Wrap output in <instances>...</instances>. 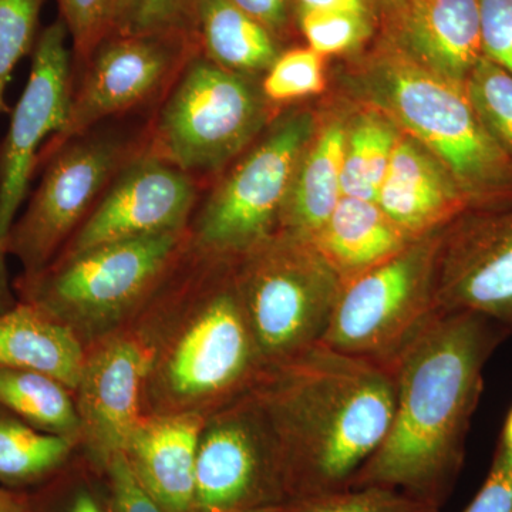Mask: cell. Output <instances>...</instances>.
Here are the masks:
<instances>
[{
    "label": "cell",
    "instance_id": "1",
    "mask_svg": "<svg viewBox=\"0 0 512 512\" xmlns=\"http://www.w3.org/2000/svg\"><path fill=\"white\" fill-rule=\"evenodd\" d=\"M507 338L477 313H431L390 360L396 384L392 423L350 487L393 488L441 508L463 468L485 365Z\"/></svg>",
    "mask_w": 512,
    "mask_h": 512
},
{
    "label": "cell",
    "instance_id": "2",
    "mask_svg": "<svg viewBox=\"0 0 512 512\" xmlns=\"http://www.w3.org/2000/svg\"><path fill=\"white\" fill-rule=\"evenodd\" d=\"M124 328L148 353L144 416H210L264 370L242 303L237 259L187 249Z\"/></svg>",
    "mask_w": 512,
    "mask_h": 512
},
{
    "label": "cell",
    "instance_id": "3",
    "mask_svg": "<svg viewBox=\"0 0 512 512\" xmlns=\"http://www.w3.org/2000/svg\"><path fill=\"white\" fill-rule=\"evenodd\" d=\"M274 437L286 501L350 487L389 431L390 362L318 343L265 367L248 392Z\"/></svg>",
    "mask_w": 512,
    "mask_h": 512
},
{
    "label": "cell",
    "instance_id": "4",
    "mask_svg": "<svg viewBox=\"0 0 512 512\" xmlns=\"http://www.w3.org/2000/svg\"><path fill=\"white\" fill-rule=\"evenodd\" d=\"M191 245L190 227L57 258L13 281L16 299L72 330L84 348L124 328Z\"/></svg>",
    "mask_w": 512,
    "mask_h": 512
},
{
    "label": "cell",
    "instance_id": "5",
    "mask_svg": "<svg viewBox=\"0 0 512 512\" xmlns=\"http://www.w3.org/2000/svg\"><path fill=\"white\" fill-rule=\"evenodd\" d=\"M147 123L127 117L104 121L40 154L42 178L8 238V255L35 276L52 264L104 192L131 161L147 150Z\"/></svg>",
    "mask_w": 512,
    "mask_h": 512
},
{
    "label": "cell",
    "instance_id": "6",
    "mask_svg": "<svg viewBox=\"0 0 512 512\" xmlns=\"http://www.w3.org/2000/svg\"><path fill=\"white\" fill-rule=\"evenodd\" d=\"M264 93L200 52L185 64L148 123L147 151L190 174L220 171L265 123Z\"/></svg>",
    "mask_w": 512,
    "mask_h": 512
},
{
    "label": "cell",
    "instance_id": "7",
    "mask_svg": "<svg viewBox=\"0 0 512 512\" xmlns=\"http://www.w3.org/2000/svg\"><path fill=\"white\" fill-rule=\"evenodd\" d=\"M237 278L264 369L322 342L343 288L312 244L282 232L237 259Z\"/></svg>",
    "mask_w": 512,
    "mask_h": 512
},
{
    "label": "cell",
    "instance_id": "8",
    "mask_svg": "<svg viewBox=\"0 0 512 512\" xmlns=\"http://www.w3.org/2000/svg\"><path fill=\"white\" fill-rule=\"evenodd\" d=\"M383 87L390 109L453 175L470 207L512 201V160L484 127L464 84L400 63Z\"/></svg>",
    "mask_w": 512,
    "mask_h": 512
},
{
    "label": "cell",
    "instance_id": "9",
    "mask_svg": "<svg viewBox=\"0 0 512 512\" xmlns=\"http://www.w3.org/2000/svg\"><path fill=\"white\" fill-rule=\"evenodd\" d=\"M312 130L309 114L279 120L194 212L192 248L218 258L239 259L278 234Z\"/></svg>",
    "mask_w": 512,
    "mask_h": 512
},
{
    "label": "cell",
    "instance_id": "10",
    "mask_svg": "<svg viewBox=\"0 0 512 512\" xmlns=\"http://www.w3.org/2000/svg\"><path fill=\"white\" fill-rule=\"evenodd\" d=\"M439 239L417 238L399 254L343 284L322 345L390 362L434 306Z\"/></svg>",
    "mask_w": 512,
    "mask_h": 512
},
{
    "label": "cell",
    "instance_id": "11",
    "mask_svg": "<svg viewBox=\"0 0 512 512\" xmlns=\"http://www.w3.org/2000/svg\"><path fill=\"white\" fill-rule=\"evenodd\" d=\"M197 52L184 28L113 33L74 72L69 121L46 144L63 143L104 121L156 110Z\"/></svg>",
    "mask_w": 512,
    "mask_h": 512
},
{
    "label": "cell",
    "instance_id": "12",
    "mask_svg": "<svg viewBox=\"0 0 512 512\" xmlns=\"http://www.w3.org/2000/svg\"><path fill=\"white\" fill-rule=\"evenodd\" d=\"M67 37L60 18L39 33L28 82L0 143V313L18 302L6 264L10 229L28 197L43 147L62 133L72 110L73 52Z\"/></svg>",
    "mask_w": 512,
    "mask_h": 512
},
{
    "label": "cell",
    "instance_id": "13",
    "mask_svg": "<svg viewBox=\"0 0 512 512\" xmlns=\"http://www.w3.org/2000/svg\"><path fill=\"white\" fill-rule=\"evenodd\" d=\"M285 501L274 437L251 394L205 417L192 512H261Z\"/></svg>",
    "mask_w": 512,
    "mask_h": 512
},
{
    "label": "cell",
    "instance_id": "14",
    "mask_svg": "<svg viewBox=\"0 0 512 512\" xmlns=\"http://www.w3.org/2000/svg\"><path fill=\"white\" fill-rule=\"evenodd\" d=\"M198 200L200 183L195 178L146 150L114 178L57 258L188 228Z\"/></svg>",
    "mask_w": 512,
    "mask_h": 512
},
{
    "label": "cell",
    "instance_id": "15",
    "mask_svg": "<svg viewBox=\"0 0 512 512\" xmlns=\"http://www.w3.org/2000/svg\"><path fill=\"white\" fill-rule=\"evenodd\" d=\"M434 306L477 313L512 336V210L468 215L439 241Z\"/></svg>",
    "mask_w": 512,
    "mask_h": 512
},
{
    "label": "cell",
    "instance_id": "16",
    "mask_svg": "<svg viewBox=\"0 0 512 512\" xmlns=\"http://www.w3.org/2000/svg\"><path fill=\"white\" fill-rule=\"evenodd\" d=\"M148 353L128 328L86 349L79 383L74 389L80 420V443L90 458L106 467L123 454L128 439L143 419L144 379Z\"/></svg>",
    "mask_w": 512,
    "mask_h": 512
},
{
    "label": "cell",
    "instance_id": "17",
    "mask_svg": "<svg viewBox=\"0 0 512 512\" xmlns=\"http://www.w3.org/2000/svg\"><path fill=\"white\" fill-rule=\"evenodd\" d=\"M200 414L143 416L124 457L148 493L168 512H192Z\"/></svg>",
    "mask_w": 512,
    "mask_h": 512
},
{
    "label": "cell",
    "instance_id": "18",
    "mask_svg": "<svg viewBox=\"0 0 512 512\" xmlns=\"http://www.w3.org/2000/svg\"><path fill=\"white\" fill-rule=\"evenodd\" d=\"M376 204L407 237H424L470 207L447 168L427 150L397 137Z\"/></svg>",
    "mask_w": 512,
    "mask_h": 512
},
{
    "label": "cell",
    "instance_id": "19",
    "mask_svg": "<svg viewBox=\"0 0 512 512\" xmlns=\"http://www.w3.org/2000/svg\"><path fill=\"white\" fill-rule=\"evenodd\" d=\"M410 43L434 73L466 83L480 62L481 20L478 0H403Z\"/></svg>",
    "mask_w": 512,
    "mask_h": 512
},
{
    "label": "cell",
    "instance_id": "20",
    "mask_svg": "<svg viewBox=\"0 0 512 512\" xmlns=\"http://www.w3.org/2000/svg\"><path fill=\"white\" fill-rule=\"evenodd\" d=\"M412 241L376 202L343 195L312 245L345 284L399 254Z\"/></svg>",
    "mask_w": 512,
    "mask_h": 512
},
{
    "label": "cell",
    "instance_id": "21",
    "mask_svg": "<svg viewBox=\"0 0 512 512\" xmlns=\"http://www.w3.org/2000/svg\"><path fill=\"white\" fill-rule=\"evenodd\" d=\"M86 348L76 335L25 302L0 313V367L32 370L66 384L79 383Z\"/></svg>",
    "mask_w": 512,
    "mask_h": 512
},
{
    "label": "cell",
    "instance_id": "22",
    "mask_svg": "<svg viewBox=\"0 0 512 512\" xmlns=\"http://www.w3.org/2000/svg\"><path fill=\"white\" fill-rule=\"evenodd\" d=\"M185 28L198 52L229 72H266L278 57L271 30L229 0H192Z\"/></svg>",
    "mask_w": 512,
    "mask_h": 512
},
{
    "label": "cell",
    "instance_id": "23",
    "mask_svg": "<svg viewBox=\"0 0 512 512\" xmlns=\"http://www.w3.org/2000/svg\"><path fill=\"white\" fill-rule=\"evenodd\" d=\"M346 131H323L308 156L301 158L282 212L279 232L312 244L335 211L342 194Z\"/></svg>",
    "mask_w": 512,
    "mask_h": 512
},
{
    "label": "cell",
    "instance_id": "24",
    "mask_svg": "<svg viewBox=\"0 0 512 512\" xmlns=\"http://www.w3.org/2000/svg\"><path fill=\"white\" fill-rule=\"evenodd\" d=\"M0 407L37 430L80 443L74 393L53 377L32 370L0 367Z\"/></svg>",
    "mask_w": 512,
    "mask_h": 512
},
{
    "label": "cell",
    "instance_id": "25",
    "mask_svg": "<svg viewBox=\"0 0 512 512\" xmlns=\"http://www.w3.org/2000/svg\"><path fill=\"white\" fill-rule=\"evenodd\" d=\"M77 447L76 441L37 430L0 407V484L20 487L45 480Z\"/></svg>",
    "mask_w": 512,
    "mask_h": 512
},
{
    "label": "cell",
    "instance_id": "26",
    "mask_svg": "<svg viewBox=\"0 0 512 512\" xmlns=\"http://www.w3.org/2000/svg\"><path fill=\"white\" fill-rule=\"evenodd\" d=\"M397 136L389 124L365 117L346 134L342 194L376 202Z\"/></svg>",
    "mask_w": 512,
    "mask_h": 512
},
{
    "label": "cell",
    "instance_id": "27",
    "mask_svg": "<svg viewBox=\"0 0 512 512\" xmlns=\"http://www.w3.org/2000/svg\"><path fill=\"white\" fill-rule=\"evenodd\" d=\"M261 512H440V508L393 488L367 485L293 498Z\"/></svg>",
    "mask_w": 512,
    "mask_h": 512
},
{
    "label": "cell",
    "instance_id": "28",
    "mask_svg": "<svg viewBox=\"0 0 512 512\" xmlns=\"http://www.w3.org/2000/svg\"><path fill=\"white\" fill-rule=\"evenodd\" d=\"M464 87L484 127L512 160V74L481 57Z\"/></svg>",
    "mask_w": 512,
    "mask_h": 512
},
{
    "label": "cell",
    "instance_id": "29",
    "mask_svg": "<svg viewBox=\"0 0 512 512\" xmlns=\"http://www.w3.org/2000/svg\"><path fill=\"white\" fill-rule=\"evenodd\" d=\"M46 0H0V116L8 113L5 93L23 57L35 49Z\"/></svg>",
    "mask_w": 512,
    "mask_h": 512
},
{
    "label": "cell",
    "instance_id": "30",
    "mask_svg": "<svg viewBox=\"0 0 512 512\" xmlns=\"http://www.w3.org/2000/svg\"><path fill=\"white\" fill-rule=\"evenodd\" d=\"M60 19L72 39L73 72L116 33V0H57Z\"/></svg>",
    "mask_w": 512,
    "mask_h": 512
},
{
    "label": "cell",
    "instance_id": "31",
    "mask_svg": "<svg viewBox=\"0 0 512 512\" xmlns=\"http://www.w3.org/2000/svg\"><path fill=\"white\" fill-rule=\"evenodd\" d=\"M323 86V56L306 47L278 55L265 72L261 90L265 99L284 103L322 92Z\"/></svg>",
    "mask_w": 512,
    "mask_h": 512
},
{
    "label": "cell",
    "instance_id": "32",
    "mask_svg": "<svg viewBox=\"0 0 512 512\" xmlns=\"http://www.w3.org/2000/svg\"><path fill=\"white\" fill-rule=\"evenodd\" d=\"M301 26L309 47L322 56L352 49L369 30L366 13L343 10H302Z\"/></svg>",
    "mask_w": 512,
    "mask_h": 512
},
{
    "label": "cell",
    "instance_id": "33",
    "mask_svg": "<svg viewBox=\"0 0 512 512\" xmlns=\"http://www.w3.org/2000/svg\"><path fill=\"white\" fill-rule=\"evenodd\" d=\"M483 55L512 74V0H478Z\"/></svg>",
    "mask_w": 512,
    "mask_h": 512
},
{
    "label": "cell",
    "instance_id": "34",
    "mask_svg": "<svg viewBox=\"0 0 512 512\" xmlns=\"http://www.w3.org/2000/svg\"><path fill=\"white\" fill-rule=\"evenodd\" d=\"M104 470L109 476L113 512H168L138 481L124 454L111 458Z\"/></svg>",
    "mask_w": 512,
    "mask_h": 512
},
{
    "label": "cell",
    "instance_id": "35",
    "mask_svg": "<svg viewBox=\"0 0 512 512\" xmlns=\"http://www.w3.org/2000/svg\"><path fill=\"white\" fill-rule=\"evenodd\" d=\"M463 512H512V460L500 448L483 485Z\"/></svg>",
    "mask_w": 512,
    "mask_h": 512
},
{
    "label": "cell",
    "instance_id": "36",
    "mask_svg": "<svg viewBox=\"0 0 512 512\" xmlns=\"http://www.w3.org/2000/svg\"><path fill=\"white\" fill-rule=\"evenodd\" d=\"M192 0H143L133 30L185 28Z\"/></svg>",
    "mask_w": 512,
    "mask_h": 512
},
{
    "label": "cell",
    "instance_id": "37",
    "mask_svg": "<svg viewBox=\"0 0 512 512\" xmlns=\"http://www.w3.org/2000/svg\"><path fill=\"white\" fill-rule=\"evenodd\" d=\"M268 30H278L286 22V0H229Z\"/></svg>",
    "mask_w": 512,
    "mask_h": 512
},
{
    "label": "cell",
    "instance_id": "38",
    "mask_svg": "<svg viewBox=\"0 0 512 512\" xmlns=\"http://www.w3.org/2000/svg\"><path fill=\"white\" fill-rule=\"evenodd\" d=\"M302 10H343L366 13L365 0H298Z\"/></svg>",
    "mask_w": 512,
    "mask_h": 512
},
{
    "label": "cell",
    "instance_id": "39",
    "mask_svg": "<svg viewBox=\"0 0 512 512\" xmlns=\"http://www.w3.org/2000/svg\"><path fill=\"white\" fill-rule=\"evenodd\" d=\"M143 0H116V33L133 32Z\"/></svg>",
    "mask_w": 512,
    "mask_h": 512
},
{
    "label": "cell",
    "instance_id": "40",
    "mask_svg": "<svg viewBox=\"0 0 512 512\" xmlns=\"http://www.w3.org/2000/svg\"><path fill=\"white\" fill-rule=\"evenodd\" d=\"M0 512H33L18 495L0 488Z\"/></svg>",
    "mask_w": 512,
    "mask_h": 512
},
{
    "label": "cell",
    "instance_id": "41",
    "mask_svg": "<svg viewBox=\"0 0 512 512\" xmlns=\"http://www.w3.org/2000/svg\"><path fill=\"white\" fill-rule=\"evenodd\" d=\"M69 512H103V510L92 494L82 491L74 497Z\"/></svg>",
    "mask_w": 512,
    "mask_h": 512
},
{
    "label": "cell",
    "instance_id": "42",
    "mask_svg": "<svg viewBox=\"0 0 512 512\" xmlns=\"http://www.w3.org/2000/svg\"><path fill=\"white\" fill-rule=\"evenodd\" d=\"M501 451L512 460V407L505 417L503 431H501L500 443L498 447Z\"/></svg>",
    "mask_w": 512,
    "mask_h": 512
},
{
    "label": "cell",
    "instance_id": "43",
    "mask_svg": "<svg viewBox=\"0 0 512 512\" xmlns=\"http://www.w3.org/2000/svg\"><path fill=\"white\" fill-rule=\"evenodd\" d=\"M400 2H403V0H400Z\"/></svg>",
    "mask_w": 512,
    "mask_h": 512
}]
</instances>
